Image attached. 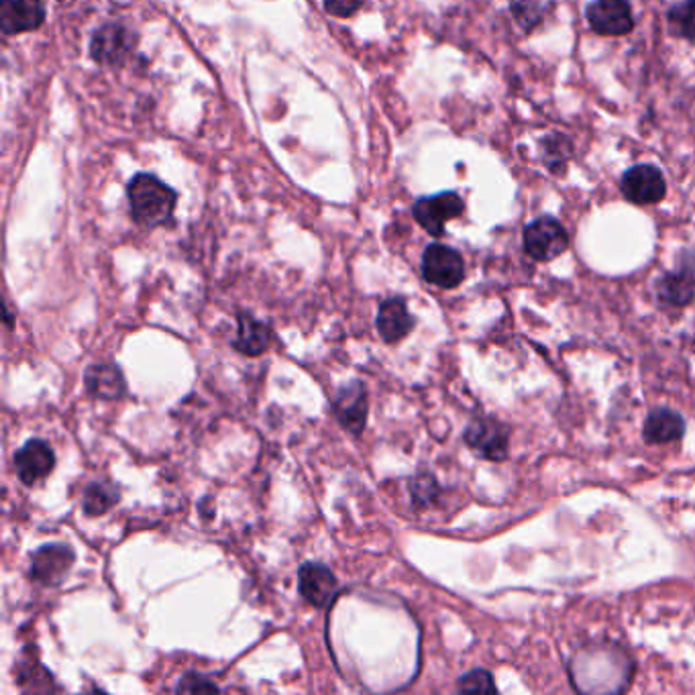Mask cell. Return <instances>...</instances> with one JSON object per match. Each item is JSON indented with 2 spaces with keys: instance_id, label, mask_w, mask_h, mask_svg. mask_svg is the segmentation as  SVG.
Returning a JSON list of instances; mask_svg holds the SVG:
<instances>
[{
  "instance_id": "9c48e42d",
  "label": "cell",
  "mask_w": 695,
  "mask_h": 695,
  "mask_svg": "<svg viewBox=\"0 0 695 695\" xmlns=\"http://www.w3.org/2000/svg\"><path fill=\"white\" fill-rule=\"evenodd\" d=\"M46 23L43 0H0L2 35L37 31Z\"/></svg>"
},
{
  "instance_id": "8992f818",
  "label": "cell",
  "mask_w": 695,
  "mask_h": 695,
  "mask_svg": "<svg viewBox=\"0 0 695 695\" xmlns=\"http://www.w3.org/2000/svg\"><path fill=\"white\" fill-rule=\"evenodd\" d=\"M74 561H76V553L68 544H43L31 555L29 577L46 588L60 585L64 577L68 576Z\"/></svg>"
},
{
  "instance_id": "30bf717a",
  "label": "cell",
  "mask_w": 695,
  "mask_h": 695,
  "mask_svg": "<svg viewBox=\"0 0 695 695\" xmlns=\"http://www.w3.org/2000/svg\"><path fill=\"white\" fill-rule=\"evenodd\" d=\"M465 442L477 455L502 461L509 455V430L493 419H477L465 430Z\"/></svg>"
},
{
  "instance_id": "5b68a950",
  "label": "cell",
  "mask_w": 695,
  "mask_h": 695,
  "mask_svg": "<svg viewBox=\"0 0 695 695\" xmlns=\"http://www.w3.org/2000/svg\"><path fill=\"white\" fill-rule=\"evenodd\" d=\"M569 245L567 231L557 219L541 217L525 229V252L537 261H551L559 257Z\"/></svg>"
},
{
  "instance_id": "4fadbf2b",
  "label": "cell",
  "mask_w": 695,
  "mask_h": 695,
  "mask_svg": "<svg viewBox=\"0 0 695 695\" xmlns=\"http://www.w3.org/2000/svg\"><path fill=\"white\" fill-rule=\"evenodd\" d=\"M333 408L337 412L339 423L353 435H361L365 424H368V391L361 382H349L337 391V398L333 402Z\"/></svg>"
},
{
  "instance_id": "ffe728a7",
  "label": "cell",
  "mask_w": 695,
  "mask_h": 695,
  "mask_svg": "<svg viewBox=\"0 0 695 695\" xmlns=\"http://www.w3.org/2000/svg\"><path fill=\"white\" fill-rule=\"evenodd\" d=\"M546 0H510V13L526 34L535 31L544 17Z\"/></svg>"
},
{
  "instance_id": "d6986e66",
  "label": "cell",
  "mask_w": 695,
  "mask_h": 695,
  "mask_svg": "<svg viewBox=\"0 0 695 695\" xmlns=\"http://www.w3.org/2000/svg\"><path fill=\"white\" fill-rule=\"evenodd\" d=\"M120 500L119 488L108 481H94L85 490V502L82 510L86 516H102L113 506H117Z\"/></svg>"
},
{
  "instance_id": "44dd1931",
  "label": "cell",
  "mask_w": 695,
  "mask_h": 695,
  "mask_svg": "<svg viewBox=\"0 0 695 695\" xmlns=\"http://www.w3.org/2000/svg\"><path fill=\"white\" fill-rule=\"evenodd\" d=\"M541 145H543V159L546 168L553 173H561L565 170V164L571 157V150H574L569 139L563 136H549L544 137Z\"/></svg>"
},
{
  "instance_id": "d4e9b609",
  "label": "cell",
  "mask_w": 695,
  "mask_h": 695,
  "mask_svg": "<svg viewBox=\"0 0 695 695\" xmlns=\"http://www.w3.org/2000/svg\"><path fill=\"white\" fill-rule=\"evenodd\" d=\"M176 692H182V694H196L198 692L201 694V692H219V687L210 679L196 675V673H188L178 683Z\"/></svg>"
},
{
  "instance_id": "484cf974",
  "label": "cell",
  "mask_w": 695,
  "mask_h": 695,
  "mask_svg": "<svg viewBox=\"0 0 695 695\" xmlns=\"http://www.w3.org/2000/svg\"><path fill=\"white\" fill-rule=\"evenodd\" d=\"M324 11L331 17L349 18L356 15L365 0H323Z\"/></svg>"
},
{
  "instance_id": "ac0fdd59",
  "label": "cell",
  "mask_w": 695,
  "mask_h": 695,
  "mask_svg": "<svg viewBox=\"0 0 695 695\" xmlns=\"http://www.w3.org/2000/svg\"><path fill=\"white\" fill-rule=\"evenodd\" d=\"M685 433V423L679 416L678 412L669 410V408H659L653 410L646 419L643 435L645 441L651 445H665V442H673L681 439V435Z\"/></svg>"
},
{
  "instance_id": "7c38bea8",
  "label": "cell",
  "mask_w": 695,
  "mask_h": 695,
  "mask_svg": "<svg viewBox=\"0 0 695 695\" xmlns=\"http://www.w3.org/2000/svg\"><path fill=\"white\" fill-rule=\"evenodd\" d=\"M298 588L312 606L326 608L339 590V581L323 563H305L298 571Z\"/></svg>"
},
{
  "instance_id": "9a60e30c",
  "label": "cell",
  "mask_w": 695,
  "mask_h": 695,
  "mask_svg": "<svg viewBox=\"0 0 695 695\" xmlns=\"http://www.w3.org/2000/svg\"><path fill=\"white\" fill-rule=\"evenodd\" d=\"M86 390L101 400H119L127 394L125 377L117 365L99 363L88 368L85 377Z\"/></svg>"
},
{
  "instance_id": "3957f363",
  "label": "cell",
  "mask_w": 695,
  "mask_h": 695,
  "mask_svg": "<svg viewBox=\"0 0 695 695\" xmlns=\"http://www.w3.org/2000/svg\"><path fill=\"white\" fill-rule=\"evenodd\" d=\"M463 210H465V203L458 192H441L435 196H424L412 206L414 219L433 237H442L445 224L461 217Z\"/></svg>"
},
{
  "instance_id": "7a4b0ae2",
  "label": "cell",
  "mask_w": 695,
  "mask_h": 695,
  "mask_svg": "<svg viewBox=\"0 0 695 695\" xmlns=\"http://www.w3.org/2000/svg\"><path fill=\"white\" fill-rule=\"evenodd\" d=\"M137 37L123 23H106L99 27L90 39V57L104 68H115L127 62L133 53Z\"/></svg>"
},
{
  "instance_id": "52a82bcc",
  "label": "cell",
  "mask_w": 695,
  "mask_h": 695,
  "mask_svg": "<svg viewBox=\"0 0 695 695\" xmlns=\"http://www.w3.org/2000/svg\"><path fill=\"white\" fill-rule=\"evenodd\" d=\"M585 17L595 34L606 37H622L634 29L632 9L627 0H594Z\"/></svg>"
},
{
  "instance_id": "5bb4252c",
  "label": "cell",
  "mask_w": 695,
  "mask_h": 695,
  "mask_svg": "<svg viewBox=\"0 0 695 695\" xmlns=\"http://www.w3.org/2000/svg\"><path fill=\"white\" fill-rule=\"evenodd\" d=\"M377 333L386 343H398L404 339L408 333L414 329V319L408 312L404 298H388L379 305L377 312Z\"/></svg>"
},
{
  "instance_id": "7402d4cb",
  "label": "cell",
  "mask_w": 695,
  "mask_h": 695,
  "mask_svg": "<svg viewBox=\"0 0 695 695\" xmlns=\"http://www.w3.org/2000/svg\"><path fill=\"white\" fill-rule=\"evenodd\" d=\"M671 31L695 43V0H683L669 11Z\"/></svg>"
},
{
  "instance_id": "2e32d148",
  "label": "cell",
  "mask_w": 695,
  "mask_h": 695,
  "mask_svg": "<svg viewBox=\"0 0 695 695\" xmlns=\"http://www.w3.org/2000/svg\"><path fill=\"white\" fill-rule=\"evenodd\" d=\"M272 343V331L270 326L257 321L249 312L239 314L237 339L233 340V347L245 353V356H261Z\"/></svg>"
},
{
  "instance_id": "277c9868",
  "label": "cell",
  "mask_w": 695,
  "mask_h": 695,
  "mask_svg": "<svg viewBox=\"0 0 695 695\" xmlns=\"http://www.w3.org/2000/svg\"><path fill=\"white\" fill-rule=\"evenodd\" d=\"M423 278L437 288H458L465 278L463 257L441 243H433L423 255Z\"/></svg>"
},
{
  "instance_id": "e0dca14e",
  "label": "cell",
  "mask_w": 695,
  "mask_h": 695,
  "mask_svg": "<svg viewBox=\"0 0 695 695\" xmlns=\"http://www.w3.org/2000/svg\"><path fill=\"white\" fill-rule=\"evenodd\" d=\"M695 257L685 263L681 261V268L675 272L667 273L659 282V296L665 303L673 306H685L692 298L695 292Z\"/></svg>"
},
{
  "instance_id": "8fae6325",
  "label": "cell",
  "mask_w": 695,
  "mask_h": 695,
  "mask_svg": "<svg viewBox=\"0 0 695 695\" xmlns=\"http://www.w3.org/2000/svg\"><path fill=\"white\" fill-rule=\"evenodd\" d=\"M55 467V453L50 445L41 439L25 442L15 453V469L25 486L43 481Z\"/></svg>"
},
{
  "instance_id": "603a6c76",
  "label": "cell",
  "mask_w": 695,
  "mask_h": 695,
  "mask_svg": "<svg viewBox=\"0 0 695 695\" xmlns=\"http://www.w3.org/2000/svg\"><path fill=\"white\" fill-rule=\"evenodd\" d=\"M410 493H412L414 506L424 509V506H430L439 498L441 490H439V484L435 481L433 475L423 474L410 481Z\"/></svg>"
},
{
  "instance_id": "ba28073f",
  "label": "cell",
  "mask_w": 695,
  "mask_h": 695,
  "mask_svg": "<svg viewBox=\"0 0 695 695\" xmlns=\"http://www.w3.org/2000/svg\"><path fill=\"white\" fill-rule=\"evenodd\" d=\"M622 194L625 198L634 204L661 203L667 194V182L661 170L655 166H634L622 176Z\"/></svg>"
},
{
  "instance_id": "cb8c5ba5",
  "label": "cell",
  "mask_w": 695,
  "mask_h": 695,
  "mask_svg": "<svg viewBox=\"0 0 695 695\" xmlns=\"http://www.w3.org/2000/svg\"><path fill=\"white\" fill-rule=\"evenodd\" d=\"M459 692H488V694H495L498 687H495L492 675L488 671L475 669L472 673L459 679Z\"/></svg>"
},
{
  "instance_id": "6da1fadb",
  "label": "cell",
  "mask_w": 695,
  "mask_h": 695,
  "mask_svg": "<svg viewBox=\"0 0 695 695\" xmlns=\"http://www.w3.org/2000/svg\"><path fill=\"white\" fill-rule=\"evenodd\" d=\"M131 217L137 224L155 229L171 221L178 194L153 173H137L127 186Z\"/></svg>"
}]
</instances>
